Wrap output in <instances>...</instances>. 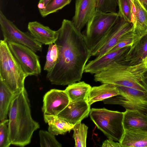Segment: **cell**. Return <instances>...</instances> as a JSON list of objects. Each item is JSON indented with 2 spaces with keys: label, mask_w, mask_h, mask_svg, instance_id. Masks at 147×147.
Instances as JSON below:
<instances>
[{
  "label": "cell",
  "mask_w": 147,
  "mask_h": 147,
  "mask_svg": "<svg viewBox=\"0 0 147 147\" xmlns=\"http://www.w3.org/2000/svg\"><path fill=\"white\" fill-rule=\"evenodd\" d=\"M57 31V37L54 43L58 49L59 57L46 77L52 84L68 85L81 80L91 52L83 34L71 21L64 19Z\"/></svg>",
  "instance_id": "6da1fadb"
},
{
  "label": "cell",
  "mask_w": 147,
  "mask_h": 147,
  "mask_svg": "<svg viewBox=\"0 0 147 147\" xmlns=\"http://www.w3.org/2000/svg\"><path fill=\"white\" fill-rule=\"evenodd\" d=\"M26 90L14 94L9 112V139L11 144L24 147L31 142L34 132L40 128L32 118Z\"/></svg>",
  "instance_id": "7a4b0ae2"
},
{
  "label": "cell",
  "mask_w": 147,
  "mask_h": 147,
  "mask_svg": "<svg viewBox=\"0 0 147 147\" xmlns=\"http://www.w3.org/2000/svg\"><path fill=\"white\" fill-rule=\"evenodd\" d=\"M147 69L142 62L131 64L125 61L115 62L107 69L94 75L96 82L134 88L147 92L142 81Z\"/></svg>",
  "instance_id": "3957f363"
},
{
  "label": "cell",
  "mask_w": 147,
  "mask_h": 147,
  "mask_svg": "<svg viewBox=\"0 0 147 147\" xmlns=\"http://www.w3.org/2000/svg\"><path fill=\"white\" fill-rule=\"evenodd\" d=\"M28 76L11 52L7 42H0V80L14 94L24 88L25 80Z\"/></svg>",
  "instance_id": "277c9868"
},
{
  "label": "cell",
  "mask_w": 147,
  "mask_h": 147,
  "mask_svg": "<svg viewBox=\"0 0 147 147\" xmlns=\"http://www.w3.org/2000/svg\"><path fill=\"white\" fill-rule=\"evenodd\" d=\"M90 117L96 126L108 138L120 141L124 132L123 125L124 112L105 108L90 109Z\"/></svg>",
  "instance_id": "5b68a950"
},
{
  "label": "cell",
  "mask_w": 147,
  "mask_h": 147,
  "mask_svg": "<svg viewBox=\"0 0 147 147\" xmlns=\"http://www.w3.org/2000/svg\"><path fill=\"white\" fill-rule=\"evenodd\" d=\"M118 13L103 12L96 10L86 24L85 41L91 52L118 20Z\"/></svg>",
  "instance_id": "8992f818"
},
{
  "label": "cell",
  "mask_w": 147,
  "mask_h": 147,
  "mask_svg": "<svg viewBox=\"0 0 147 147\" xmlns=\"http://www.w3.org/2000/svg\"><path fill=\"white\" fill-rule=\"evenodd\" d=\"M0 25L3 40L7 42H13L22 44L35 53L42 51V44L36 40L29 32H24L19 29L1 11H0Z\"/></svg>",
  "instance_id": "52a82bcc"
},
{
  "label": "cell",
  "mask_w": 147,
  "mask_h": 147,
  "mask_svg": "<svg viewBox=\"0 0 147 147\" xmlns=\"http://www.w3.org/2000/svg\"><path fill=\"white\" fill-rule=\"evenodd\" d=\"M12 53L28 76H37L41 71L39 56L29 47L13 42H7Z\"/></svg>",
  "instance_id": "ba28073f"
},
{
  "label": "cell",
  "mask_w": 147,
  "mask_h": 147,
  "mask_svg": "<svg viewBox=\"0 0 147 147\" xmlns=\"http://www.w3.org/2000/svg\"><path fill=\"white\" fill-rule=\"evenodd\" d=\"M132 22L119 17L107 33L91 52V56L100 57L115 46L124 34L133 29Z\"/></svg>",
  "instance_id": "9c48e42d"
},
{
  "label": "cell",
  "mask_w": 147,
  "mask_h": 147,
  "mask_svg": "<svg viewBox=\"0 0 147 147\" xmlns=\"http://www.w3.org/2000/svg\"><path fill=\"white\" fill-rule=\"evenodd\" d=\"M131 46H128L107 53L99 57L88 61L84 72L95 74L105 71L115 62L125 60V57Z\"/></svg>",
  "instance_id": "30bf717a"
},
{
  "label": "cell",
  "mask_w": 147,
  "mask_h": 147,
  "mask_svg": "<svg viewBox=\"0 0 147 147\" xmlns=\"http://www.w3.org/2000/svg\"><path fill=\"white\" fill-rule=\"evenodd\" d=\"M70 102L65 90L51 89L43 96L42 112L44 115H57Z\"/></svg>",
  "instance_id": "8fae6325"
},
{
  "label": "cell",
  "mask_w": 147,
  "mask_h": 147,
  "mask_svg": "<svg viewBox=\"0 0 147 147\" xmlns=\"http://www.w3.org/2000/svg\"><path fill=\"white\" fill-rule=\"evenodd\" d=\"M96 10V0H76L74 15L71 21L76 28L81 31Z\"/></svg>",
  "instance_id": "7c38bea8"
},
{
  "label": "cell",
  "mask_w": 147,
  "mask_h": 147,
  "mask_svg": "<svg viewBox=\"0 0 147 147\" xmlns=\"http://www.w3.org/2000/svg\"><path fill=\"white\" fill-rule=\"evenodd\" d=\"M90 109V106L87 101L82 100L75 102L70 101L57 116L74 125L88 117Z\"/></svg>",
  "instance_id": "4fadbf2b"
},
{
  "label": "cell",
  "mask_w": 147,
  "mask_h": 147,
  "mask_svg": "<svg viewBox=\"0 0 147 147\" xmlns=\"http://www.w3.org/2000/svg\"><path fill=\"white\" fill-rule=\"evenodd\" d=\"M28 28L33 38L42 45L54 43L57 38V31L53 30L38 22H29Z\"/></svg>",
  "instance_id": "5bb4252c"
},
{
  "label": "cell",
  "mask_w": 147,
  "mask_h": 147,
  "mask_svg": "<svg viewBox=\"0 0 147 147\" xmlns=\"http://www.w3.org/2000/svg\"><path fill=\"white\" fill-rule=\"evenodd\" d=\"M133 4L136 11L131 22L137 41L147 34V10L140 0H133Z\"/></svg>",
  "instance_id": "9a60e30c"
},
{
  "label": "cell",
  "mask_w": 147,
  "mask_h": 147,
  "mask_svg": "<svg viewBox=\"0 0 147 147\" xmlns=\"http://www.w3.org/2000/svg\"><path fill=\"white\" fill-rule=\"evenodd\" d=\"M123 125L124 130L147 131V115L137 111L126 110Z\"/></svg>",
  "instance_id": "2e32d148"
},
{
  "label": "cell",
  "mask_w": 147,
  "mask_h": 147,
  "mask_svg": "<svg viewBox=\"0 0 147 147\" xmlns=\"http://www.w3.org/2000/svg\"><path fill=\"white\" fill-rule=\"evenodd\" d=\"M102 101L105 104L119 105L124 107L126 110L137 111L147 115V102L120 95Z\"/></svg>",
  "instance_id": "e0dca14e"
},
{
  "label": "cell",
  "mask_w": 147,
  "mask_h": 147,
  "mask_svg": "<svg viewBox=\"0 0 147 147\" xmlns=\"http://www.w3.org/2000/svg\"><path fill=\"white\" fill-rule=\"evenodd\" d=\"M120 94L119 91L115 85L110 84L103 83L99 86L91 87L87 101L90 106L96 102L103 101Z\"/></svg>",
  "instance_id": "ac0fdd59"
},
{
  "label": "cell",
  "mask_w": 147,
  "mask_h": 147,
  "mask_svg": "<svg viewBox=\"0 0 147 147\" xmlns=\"http://www.w3.org/2000/svg\"><path fill=\"white\" fill-rule=\"evenodd\" d=\"M147 55V34L136 41L126 54L125 61L130 64L142 62Z\"/></svg>",
  "instance_id": "d6986e66"
},
{
  "label": "cell",
  "mask_w": 147,
  "mask_h": 147,
  "mask_svg": "<svg viewBox=\"0 0 147 147\" xmlns=\"http://www.w3.org/2000/svg\"><path fill=\"white\" fill-rule=\"evenodd\" d=\"M119 143L121 147H147V131L124 130Z\"/></svg>",
  "instance_id": "ffe728a7"
},
{
  "label": "cell",
  "mask_w": 147,
  "mask_h": 147,
  "mask_svg": "<svg viewBox=\"0 0 147 147\" xmlns=\"http://www.w3.org/2000/svg\"><path fill=\"white\" fill-rule=\"evenodd\" d=\"M44 118L49 125L48 131L55 136L69 132L74 126L57 115H44Z\"/></svg>",
  "instance_id": "44dd1931"
},
{
  "label": "cell",
  "mask_w": 147,
  "mask_h": 147,
  "mask_svg": "<svg viewBox=\"0 0 147 147\" xmlns=\"http://www.w3.org/2000/svg\"><path fill=\"white\" fill-rule=\"evenodd\" d=\"M92 87L84 81H79L69 85L65 91L70 101L73 102L80 100H87Z\"/></svg>",
  "instance_id": "7402d4cb"
},
{
  "label": "cell",
  "mask_w": 147,
  "mask_h": 147,
  "mask_svg": "<svg viewBox=\"0 0 147 147\" xmlns=\"http://www.w3.org/2000/svg\"><path fill=\"white\" fill-rule=\"evenodd\" d=\"M14 94L0 80V120L7 119L11 104Z\"/></svg>",
  "instance_id": "603a6c76"
},
{
  "label": "cell",
  "mask_w": 147,
  "mask_h": 147,
  "mask_svg": "<svg viewBox=\"0 0 147 147\" xmlns=\"http://www.w3.org/2000/svg\"><path fill=\"white\" fill-rule=\"evenodd\" d=\"M88 127L80 122L75 124L73 128V137L75 141V147H86Z\"/></svg>",
  "instance_id": "cb8c5ba5"
},
{
  "label": "cell",
  "mask_w": 147,
  "mask_h": 147,
  "mask_svg": "<svg viewBox=\"0 0 147 147\" xmlns=\"http://www.w3.org/2000/svg\"><path fill=\"white\" fill-rule=\"evenodd\" d=\"M46 56V60L44 67V70L48 72L51 71L56 64L59 57V51L55 43L49 45Z\"/></svg>",
  "instance_id": "d4e9b609"
},
{
  "label": "cell",
  "mask_w": 147,
  "mask_h": 147,
  "mask_svg": "<svg viewBox=\"0 0 147 147\" xmlns=\"http://www.w3.org/2000/svg\"><path fill=\"white\" fill-rule=\"evenodd\" d=\"M72 0H51L45 8L39 9L42 16L44 17L56 12L69 4Z\"/></svg>",
  "instance_id": "484cf974"
},
{
  "label": "cell",
  "mask_w": 147,
  "mask_h": 147,
  "mask_svg": "<svg viewBox=\"0 0 147 147\" xmlns=\"http://www.w3.org/2000/svg\"><path fill=\"white\" fill-rule=\"evenodd\" d=\"M116 86L119 91L120 95L147 102V92H146L127 87Z\"/></svg>",
  "instance_id": "4316f807"
},
{
  "label": "cell",
  "mask_w": 147,
  "mask_h": 147,
  "mask_svg": "<svg viewBox=\"0 0 147 147\" xmlns=\"http://www.w3.org/2000/svg\"><path fill=\"white\" fill-rule=\"evenodd\" d=\"M40 144L42 147H61L62 144L56 140L55 135L49 131H39Z\"/></svg>",
  "instance_id": "83f0119b"
},
{
  "label": "cell",
  "mask_w": 147,
  "mask_h": 147,
  "mask_svg": "<svg viewBox=\"0 0 147 147\" xmlns=\"http://www.w3.org/2000/svg\"><path fill=\"white\" fill-rule=\"evenodd\" d=\"M136 41V39L133 29L123 36L116 44L106 54L126 47L131 46Z\"/></svg>",
  "instance_id": "f1b7e54d"
},
{
  "label": "cell",
  "mask_w": 147,
  "mask_h": 147,
  "mask_svg": "<svg viewBox=\"0 0 147 147\" xmlns=\"http://www.w3.org/2000/svg\"><path fill=\"white\" fill-rule=\"evenodd\" d=\"M119 16L126 21L131 22L132 9L127 0H117Z\"/></svg>",
  "instance_id": "f546056e"
},
{
  "label": "cell",
  "mask_w": 147,
  "mask_h": 147,
  "mask_svg": "<svg viewBox=\"0 0 147 147\" xmlns=\"http://www.w3.org/2000/svg\"><path fill=\"white\" fill-rule=\"evenodd\" d=\"M97 11L103 12L116 13L117 0H96Z\"/></svg>",
  "instance_id": "4dcf8cb0"
},
{
  "label": "cell",
  "mask_w": 147,
  "mask_h": 147,
  "mask_svg": "<svg viewBox=\"0 0 147 147\" xmlns=\"http://www.w3.org/2000/svg\"><path fill=\"white\" fill-rule=\"evenodd\" d=\"M9 119L0 122V147H9L11 144L9 139Z\"/></svg>",
  "instance_id": "1f68e13d"
},
{
  "label": "cell",
  "mask_w": 147,
  "mask_h": 147,
  "mask_svg": "<svg viewBox=\"0 0 147 147\" xmlns=\"http://www.w3.org/2000/svg\"><path fill=\"white\" fill-rule=\"evenodd\" d=\"M102 147H121L119 142H115L113 140L110 139H108L105 140L102 143Z\"/></svg>",
  "instance_id": "d6a6232c"
},
{
  "label": "cell",
  "mask_w": 147,
  "mask_h": 147,
  "mask_svg": "<svg viewBox=\"0 0 147 147\" xmlns=\"http://www.w3.org/2000/svg\"><path fill=\"white\" fill-rule=\"evenodd\" d=\"M51 0H40L38 7L39 9H41L45 8Z\"/></svg>",
  "instance_id": "836d02e7"
},
{
  "label": "cell",
  "mask_w": 147,
  "mask_h": 147,
  "mask_svg": "<svg viewBox=\"0 0 147 147\" xmlns=\"http://www.w3.org/2000/svg\"><path fill=\"white\" fill-rule=\"evenodd\" d=\"M142 81L144 85L147 88V72L143 76Z\"/></svg>",
  "instance_id": "e575fe53"
},
{
  "label": "cell",
  "mask_w": 147,
  "mask_h": 147,
  "mask_svg": "<svg viewBox=\"0 0 147 147\" xmlns=\"http://www.w3.org/2000/svg\"><path fill=\"white\" fill-rule=\"evenodd\" d=\"M146 9L147 10V0H140Z\"/></svg>",
  "instance_id": "d590c367"
},
{
  "label": "cell",
  "mask_w": 147,
  "mask_h": 147,
  "mask_svg": "<svg viewBox=\"0 0 147 147\" xmlns=\"http://www.w3.org/2000/svg\"><path fill=\"white\" fill-rule=\"evenodd\" d=\"M142 62L144 63L145 66L147 69V55L143 60Z\"/></svg>",
  "instance_id": "8d00e7d4"
},
{
  "label": "cell",
  "mask_w": 147,
  "mask_h": 147,
  "mask_svg": "<svg viewBox=\"0 0 147 147\" xmlns=\"http://www.w3.org/2000/svg\"><path fill=\"white\" fill-rule=\"evenodd\" d=\"M127 0L128 1V2L130 4V5L132 9V6H133V0Z\"/></svg>",
  "instance_id": "74e56055"
}]
</instances>
